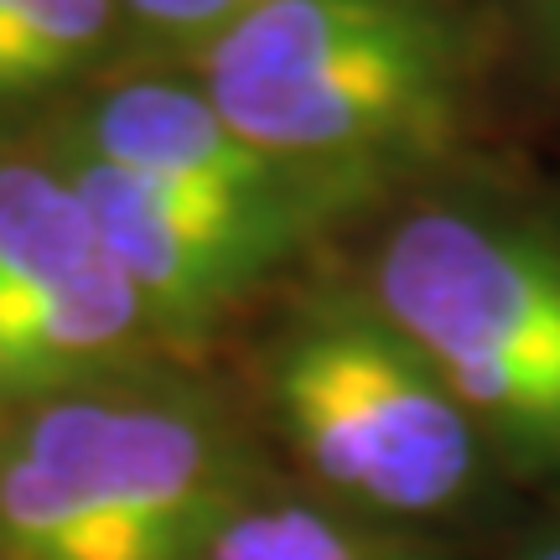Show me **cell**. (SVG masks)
I'll use <instances>...</instances> for the list:
<instances>
[{
  "instance_id": "5b68a950",
  "label": "cell",
  "mask_w": 560,
  "mask_h": 560,
  "mask_svg": "<svg viewBox=\"0 0 560 560\" xmlns=\"http://www.w3.org/2000/svg\"><path fill=\"white\" fill-rule=\"evenodd\" d=\"M62 172L94 219L104 260L130 280L161 332L208 327L322 223L161 187L83 151H68Z\"/></svg>"
},
{
  "instance_id": "8992f818",
  "label": "cell",
  "mask_w": 560,
  "mask_h": 560,
  "mask_svg": "<svg viewBox=\"0 0 560 560\" xmlns=\"http://www.w3.org/2000/svg\"><path fill=\"white\" fill-rule=\"evenodd\" d=\"M68 151H83L120 172L198 192V198L301 213V219H327V208L342 198L260 151L255 140H244L202 89L161 79L94 94L73 120Z\"/></svg>"
},
{
  "instance_id": "4fadbf2b",
  "label": "cell",
  "mask_w": 560,
  "mask_h": 560,
  "mask_svg": "<svg viewBox=\"0 0 560 560\" xmlns=\"http://www.w3.org/2000/svg\"><path fill=\"white\" fill-rule=\"evenodd\" d=\"M249 5H265V0H244V11H249Z\"/></svg>"
},
{
  "instance_id": "ba28073f",
  "label": "cell",
  "mask_w": 560,
  "mask_h": 560,
  "mask_svg": "<svg viewBox=\"0 0 560 560\" xmlns=\"http://www.w3.org/2000/svg\"><path fill=\"white\" fill-rule=\"evenodd\" d=\"M120 0H0V109L58 94L109 52Z\"/></svg>"
},
{
  "instance_id": "7a4b0ae2",
  "label": "cell",
  "mask_w": 560,
  "mask_h": 560,
  "mask_svg": "<svg viewBox=\"0 0 560 560\" xmlns=\"http://www.w3.org/2000/svg\"><path fill=\"white\" fill-rule=\"evenodd\" d=\"M374 306L478 431L560 467V244L529 223L420 208L374 260Z\"/></svg>"
},
{
  "instance_id": "6da1fadb",
  "label": "cell",
  "mask_w": 560,
  "mask_h": 560,
  "mask_svg": "<svg viewBox=\"0 0 560 560\" xmlns=\"http://www.w3.org/2000/svg\"><path fill=\"white\" fill-rule=\"evenodd\" d=\"M240 503L234 441L161 389L26 405L0 441V560H202Z\"/></svg>"
},
{
  "instance_id": "52a82bcc",
  "label": "cell",
  "mask_w": 560,
  "mask_h": 560,
  "mask_svg": "<svg viewBox=\"0 0 560 560\" xmlns=\"http://www.w3.org/2000/svg\"><path fill=\"white\" fill-rule=\"evenodd\" d=\"M104 265L100 234L62 166L0 161V301Z\"/></svg>"
},
{
  "instance_id": "277c9868",
  "label": "cell",
  "mask_w": 560,
  "mask_h": 560,
  "mask_svg": "<svg viewBox=\"0 0 560 560\" xmlns=\"http://www.w3.org/2000/svg\"><path fill=\"white\" fill-rule=\"evenodd\" d=\"M244 140L332 192L436 145L457 109V32L425 0L416 16L322 62L202 83Z\"/></svg>"
},
{
  "instance_id": "8fae6325",
  "label": "cell",
  "mask_w": 560,
  "mask_h": 560,
  "mask_svg": "<svg viewBox=\"0 0 560 560\" xmlns=\"http://www.w3.org/2000/svg\"><path fill=\"white\" fill-rule=\"evenodd\" d=\"M529 5H535V16H540L545 26L560 37V0H529Z\"/></svg>"
},
{
  "instance_id": "7c38bea8",
  "label": "cell",
  "mask_w": 560,
  "mask_h": 560,
  "mask_svg": "<svg viewBox=\"0 0 560 560\" xmlns=\"http://www.w3.org/2000/svg\"><path fill=\"white\" fill-rule=\"evenodd\" d=\"M535 560H560V545H550V550H540Z\"/></svg>"
},
{
  "instance_id": "3957f363",
  "label": "cell",
  "mask_w": 560,
  "mask_h": 560,
  "mask_svg": "<svg viewBox=\"0 0 560 560\" xmlns=\"http://www.w3.org/2000/svg\"><path fill=\"white\" fill-rule=\"evenodd\" d=\"M270 405L327 488L384 514H431L478 478V425L380 306L322 301L280 338Z\"/></svg>"
},
{
  "instance_id": "30bf717a",
  "label": "cell",
  "mask_w": 560,
  "mask_h": 560,
  "mask_svg": "<svg viewBox=\"0 0 560 560\" xmlns=\"http://www.w3.org/2000/svg\"><path fill=\"white\" fill-rule=\"evenodd\" d=\"M125 21L161 52L202 58L244 16V0H120Z\"/></svg>"
},
{
  "instance_id": "9c48e42d",
  "label": "cell",
  "mask_w": 560,
  "mask_h": 560,
  "mask_svg": "<svg viewBox=\"0 0 560 560\" xmlns=\"http://www.w3.org/2000/svg\"><path fill=\"white\" fill-rule=\"evenodd\" d=\"M202 560H420L416 550L374 535H359L348 524L327 520L301 503H240Z\"/></svg>"
}]
</instances>
